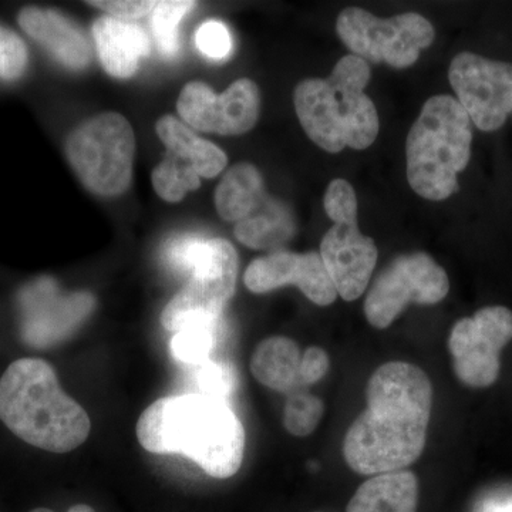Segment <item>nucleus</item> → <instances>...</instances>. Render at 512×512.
<instances>
[{"label":"nucleus","instance_id":"1","mask_svg":"<svg viewBox=\"0 0 512 512\" xmlns=\"http://www.w3.org/2000/svg\"><path fill=\"white\" fill-rule=\"evenodd\" d=\"M366 400L365 412L346 433V463L363 476L409 467L426 446L433 407L429 376L412 363H384L367 383Z\"/></svg>","mask_w":512,"mask_h":512},{"label":"nucleus","instance_id":"2","mask_svg":"<svg viewBox=\"0 0 512 512\" xmlns=\"http://www.w3.org/2000/svg\"><path fill=\"white\" fill-rule=\"evenodd\" d=\"M137 439L154 454H178L225 480L244 460L245 430L228 402L201 393L163 397L137 421Z\"/></svg>","mask_w":512,"mask_h":512},{"label":"nucleus","instance_id":"3","mask_svg":"<svg viewBox=\"0 0 512 512\" xmlns=\"http://www.w3.org/2000/svg\"><path fill=\"white\" fill-rule=\"evenodd\" d=\"M0 420L30 446L67 453L90 434L89 414L67 396L42 359H19L0 379Z\"/></svg>","mask_w":512,"mask_h":512},{"label":"nucleus","instance_id":"4","mask_svg":"<svg viewBox=\"0 0 512 512\" xmlns=\"http://www.w3.org/2000/svg\"><path fill=\"white\" fill-rule=\"evenodd\" d=\"M372 72L355 55L342 57L328 79H306L293 93L301 126L316 146L336 154L366 150L379 134L375 103L365 94Z\"/></svg>","mask_w":512,"mask_h":512},{"label":"nucleus","instance_id":"5","mask_svg":"<svg viewBox=\"0 0 512 512\" xmlns=\"http://www.w3.org/2000/svg\"><path fill=\"white\" fill-rule=\"evenodd\" d=\"M473 130L466 110L440 94L424 103L406 141L407 181L420 197L443 201L458 188L471 157Z\"/></svg>","mask_w":512,"mask_h":512},{"label":"nucleus","instance_id":"6","mask_svg":"<svg viewBox=\"0 0 512 512\" xmlns=\"http://www.w3.org/2000/svg\"><path fill=\"white\" fill-rule=\"evenodd\" d=\"M67 158L86 188L103 197L123 194L133 178L136 138L121 114L103 113L70 134Z\"/></svg>","mask_w":512,"mask_h":512},{"label":"nucleus","instance_id":"7","mask_svg":"<svg viewBox=\"0 0 512 512\" xmlns=\"http://www.w3.org/2000/svg\"><path fill=\"white\" fill-rule=\"evenodd\" d=\"M336 32L352 55L394 69L413 66L436 37L433 25L417 13L380 19L360 8L342 10Z\"/></svg>","mask_w":512,"mask_h":512},{"label":"nucleus","instance_id":"8","mask_svg":"<svg viewBox=\"0 0 512 512\" xmlns=\"http://www.w3.org/2000/svg\"><path fill=\"white\" fill-rule=\"evenodd\" d=\"M238 279V254L225 239H205L191 271L190 281L165 306L161 323L177 333L197 322L220 320L234 296Z\"/></svg>","mask_w":512,"mask_h":512},{"label":"nucleus","instance_id":"9","mask_svg":"<svg viewBox=\"0 0 512 512\" xmlns=\"http://www.w3.org/2000/svg\"><path fill=\"white\" fill-rule=\"evenodd\" d=\"M450 291V281L430 255H400L380 272L367 293L363 311L367 322L386 329L410 305H437Z\"/></svg>","mask_w":512,"mask_h":512},{"label":"nucleus","instance_id":"10","mask_svg":"<svg viewBox=\"0 0 512 512\" xmlns=\"http://www.w3.org/2000/svg\"><path fill=\"white\" fill-rule=\"evenodd\" d=\"M511 340L512 312L505 306H487L458 320L448 338L458 380L473 389L493 386L500 376L501 350Z\"/></svg>","mask_w":512,"mask_h":512},{"label":"nucleus","instance_id":"11","mask_svg":"<svg viewBox=\"0 0 512 512\" xmlns=\"http://www.w3.org/2000/svg\"><path fill=\"white\" fill-rule=\"evenodd\" d=\"M448 80L457 101L478 130L491 133L512 113V64L461 52L451 60Z\"/></svg>","mask_w":512,"mask_h":512},{"label":"nucleus","instance_id":"12","mask_svg":"<svg viewBox=\"0 0 512 512\" xmlns=\"http://www.w3.org/2000/svg\"><path fill=\"white\" fill-rule=\"evenodd\" d=\"M177 109L185 123L195 130L221 136H239L255 127L261 110V94L252 80L239 79L222 94L204 83L184 87Z\"/></svg>","mask_w":512,"mask_h":512},{"label":"nucleus","instance_id":"13","mask_svg":"<svg viewBox=\"0 0 512 512\" xmlns=\"http://www.w3.org/2000/svg\"><path fill=\"white\" fill-rule=\"evenodd\" d=\"M94 305L92 293L62 295L53 279H37L19 295L23 340L36 348L56 345L82 325Z\"/></svg>","mask_w":512,"mask_h":512},{"label":"nucleus","instance_id":"14","mask_svg":"<svg viewBox=\"0 0 512 512\" xmlns=\"http://www.w3.org/2000/svg\"><path fill=\"white\" fill-rule=\"evenodd\" d=\"M244 282L254 293H268L282 286L295 285L318 306L332 305L338 298L318 252L296 254L279 249L255 259L245 272Z\"/></svg>","mask_w":512,"mask_h":512},{"label":"nucleus","instance_id":"15","mask_svg":"<svg viewBox=\"0 0 512 512\" xmlns=\"http://www.w3.org/2000/svg\"><path fill=\"white\" fill-rule=\"evenodd\" d=\"M319 255L343 301L359 299L375 271L377 248L357 221L333 224L320 242Z\"/></svg>","mask_w":512,"mask_h":512},{"label":"nucleus","instance_id":"16","mask_svg":"<svg viewBox=\"0 0 512 512\" xmlns=\"http://www.w3.org/2000/svg\"><path fill=\"white\" fill-rule=\"evenodd\" d=\"M18 23L26 35L64 66L72 70L89 66L92 52L86 36L56 10L29 6L20 10Z\"/></svg>","mask_w":512,"mask_h":512},{"label":"nucleus","instance_id":"17","mask_svg":"<svg viewBox=\"0 0 512 512\" xmlns=\"http://www.w3.org/2000/svg\"><path fill=\"white\" fill-rule=\"evenodd\" d=\"M93 36L104 70L119 79L133 76L150 53L147 33L131 20L103 16L94 22Z\"/></svg>","mask_w":512,"mask_h":512},{"label":"nucleus","instance_id":"18","mask_svg":"<svg viewBox=\"0 0 512 512\" xmlns=\"http://www.w3.org/2000/svg\"><path fill=\"white\" fill-rule=\"evenodd\" d=\"M419 481L412 471L377 474L365 481L346 512H417Z\"/></svg>","mask_w":512,"mask_h":512},{"label":"nucleus","instance_id":"19","mask_svg":"<svg viewBox=\"0 0 512 512\" xmlns=\"http://www.w3.org/2000/svg\"><path fill=\"white\" fill-rule=\"evenodd\" d=\"M157 134L167 147L168 154L190 165L200 177H217L227 167V154L220 147L202 140L174 117L165 116L158 120Z\"/></svg>","mask_w":512,"mask_h":512},{"label":"nucleus","instance_id":"20","mask_svg":"<svg viewBox=\"0 0 512 512\" xmlns=\"http://www.w3.org/2000/svg\"><path fill=\"white\" fill-rule=\"evenodd\" d=\"M301 349L292 339L272 336L262 340L251 359L255 379L279 393H292L299 382Z\"/></svg>","mask_w":512,"mask_h":512},{"label":"nucleus","instance_id":"21","mask_svg":"<svg viewBox=\"0 0 512 512\" xmlns=\"http://www.w3.org/2000/svg\"><path fill=\"white\" fill-rule=\"evenodd\" d=\"M264 200L262 175L255 165L248 163L229 168L215 190V208L224 221L245 220Z\"/></svg>","mask_w":512,"mask_h":512},{"label":"nucleus","instance_id":"22","mask_svg":"<svg viewBox=\"0 0 512 512\" xmlns=\"http://www.w3.org/2000/svg\"><path fill=\"white\" fill-rule=\"evenodd\" d=\"M295 222L284 205L265 198L245 220L235 225V237L245 247L266 251L276 249L291 241L295 235Z\"/></svg>","mask_w":512,"mask_h":512},{"label":"nucleus","instance_id":"23","mask_svg":"<svg viewBox=\"0 0 512 512\" xmlns=\"http://www.w3.org/2000/svg\"><path fill=\"white\" fill-rule=\"evenodd\" d=\"M220 320L197 322L178 330L171 339L170 352L177 362L200 366L210 360L218 342Z\"/></svg>","mask_w":512,"mask_h":512},{"label":"nucleus","instance_id":"24","mask_svg":"<svg viewBox=\"0 0 512 512\" xmlns=\"http://www.w3.org/2000/svg\"><path fill=\"white\" fill-rule=\"evenodd\" d=\"M200 178L190 165L173 154H167L153 171L154 190L163 200L178 202L183 200L188 191L200 187Z\"/></svg>","mask_w":512,"mask_h":512},{"label":"nucleus","instance_id":"25","mask_svg":"<svg viewBox=\"0 0 512 512\" xmlns=\"http://www.w3.org/2000/svg\"><path fill=\"white\" fill-rule=\"evenodd\" d=\"M197 6L195 2H184V0H167V2H157L153 9L154 36L158 49L164 56L173 57L180 50L178 42V25L187 13Z\"/></svg>","mask_w":512,"mask_h":512},{"label":"nucleus","instance_id":"26","mask_svg":"<svg viewBox=\"0 0 512 512\" xmlns=\"http://www.w3.org/2000/svg\"><path fill=\"white\" fill-rule=\"evenodd\" d=\"M325 413V404L319 397L306 392H292L284 409L285 429L296 437L311 436L318 429Z\"/></svg>","mask_w":512,"mask_h":512},{"label":"nucleus","instance_id":"27","mask_svg":"<svg viewBox=\"0 0 512 512\" xmlns=\"http://www.w3.org/2000/svg\"><path fill=\"white\" fill-rule=\"evenodd\" d=\"M195 383L201 394L228 402L238 389L237 370L225 360L210 359L197 366Z\"/></svg>","mask_w":512,"mask_h":512},{"label":"nucleus","instance_id":"28","mask_svg":"<svg viewBox=\"0 0 512 512\" xmlns=\"http://www.w3.org/2000/svg\"><path fill=\"white\" fill-rule=\"evenodd\" d=\"M323 205L326 214L335 224L357 221L356 192L343 178H336L328 185Z\"/></svg>","mask_w":512,"mask_h":512},{"label":"nucleus","instance_id":"29","mask_svg":"<svg viewBox=\"0 0 512 512\" xmlns=\"http://www.w3.org/2000/svg\"><path fill=\"white\" fill-rule=\"evenodd\" d=\"M28 49L15 32L0 26V79L16 80L25 72Z\"/></svg>","mask_w":512,"mask_h":512},{"label":"nucleus","instance_id":"30","mask_svg":"<svg viewBox=\"0 0 512 512\" xmlns=\"http://www.w3.org/2000/svg\"><path fill=\"white\" fill-rule=\"evenodd\" d=\"M204 242V238L194 234L178 235V237L171 238L163 249L165 264L178 274L191 272Z\"/></svg>","mask_w":512,"mask_h":512},{"label":"nucleus","instance_id":"31","mask_svg":"<svg viewBox=\"0 0 512 512\" xmlns=\"http://www.w3.org/2000/svg\"><path fill=\"white\" fill-rule=\"evenodd\" d=\"M195 42L205 56L214 60L227 59L232 49L229 30L224 23L218 22V20H208L201 25L195 35Z\"/></svg>","mask_w":512,"mask_h":512},{"label":"nucleus","instance_id":"32","mask_svg":"<svg viewBox=\"0 0 512 512\" xmlns=\"http://www.w3.org/2000/svg\"><path fill=\"white\" fill-rule=\"evenodd\" d=\"M157 2H136V0H92L89 5L106 10L117 19L133 20L153 12Z\"/></svg>","mask_w":512,"mask_h":512},{"label":"nucleus","instance_id":"33","mask_svg":"<svg viewBox=\"0 0 512 512\" xmlns=\"http://www.w3.org/2000/svg\"><path fill=\"white\" fill-rule=\"evenodd\" d=\"M329 365V356L325 350L318 346L306 349L299 366V382L303 386L318 383L328 373Z\"/></svg>","mask_w":512,"mask_h":512},{"label":"nucleus","instance_id":"34","mask_svg":"<svg viewBox=\"0 0 512 512\" xmlns=\"http://www.w3.org/2000/svg\"><path fill=\"white\" fill-rule=\"evenodd\" d=\"M476 512H512V493L485 498L478 505Z\"/></svg>","mask_w":512,"mask_h":512},{"label":"nucleus","instance_id":"35","mask_svg":"<svg viewBox=\"0 0 512 512\" xmlns=\"http://www.w3.org/2000/svg\"><path fill=\"white\" fill-rule=\"evenodd\" d=\"M67 512H96V511H94L92 507H89V505L77 504V505H74V507L70 508V510Z\"/></svg>","mask_w":512,"mask_h":512},{"label":"nucleus","instance_id":"36","mask_svg":"<svg viewBox=\"0 0 512 512\" xmlns=\"http://www.w3.org/2000/svg\"><path fill=\"white\" fill-rule=\"evenodd\" d=\"M30 512H53V511L49 510V508H36V510L30 511Z\"/></svg>","mask_w":512,"mask_h":512},{"label":"nucleus","instance_id":"37","mask_svg":"<svg viewBox=\"0 0 512 512\" xmlns=\"http://www.w3.org/2000/svg\"><path fill=\"white\" fill-rule=\"evenodd\" d=\"M316 512H320V511H316Z\"/></svg>","mask_w":512,"mask_h":512}]
</instances>
